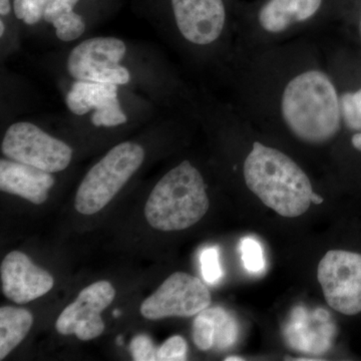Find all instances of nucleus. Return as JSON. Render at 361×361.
Wrapping results in <instances>:
<instances>
[{
    "instance_id": "f257e3e1",
    "label": "nucleus",
    "mask_w": 361,
    "mask_h": 361,
    "mask_svg": "<svg viewBox=\"0 0 361 361\" xmlns=\"http://www.w3.org/2000/svg\"><path fill=\"white\" fill-rule=\"evenodd\" d=\"M281 113L292 134L307 144H324L341 130V99L329 75L320 71H305L288 82Z\"/></svg>"
},
{
    "instance_id": "f03ea898",
    "label": "nucleus",
    "mask_w": 361,
    "mask_h": 361,
    "mask_svg": "<svg viewBox=\"0 0 361 361\" xmlns=\"http://www.w3.org/2000/svg\"><path fill=\"white\" fill-rule=\"evenodd\" d=\"M247 187L278 215L296 218L310 209L313 190L298 165L271 147L255 142L244 163Z\"/></svg>"
},
{
    "instance_id": "7ed1b4c3",
    "label": "nucleus",
    "mask_w": 361,
    "mask_h": 361,
    "mask_svg": "<svg viewBox=\"0 0 361 361\" xmlns=\"http://www.w3.org/2000/svg\"><path fill=\"white\" fill-rule=\"evenodd\" d=\"M209 205L201 173L184 161L157 183L145 207V216L159 231H180L198 223Z\"/></svg>"
},
{
    "instance_id": "20e7f679",
    "label": "nucleus",
    "mask_w": 361,
    "mask_h": 361,
    "mask_svg": "<svg viewBox=\"0 0 361 361\" xmlns=\"http://www.w3.org/2000/svg\"><path fill=\"white\" fill-rule=\"evenodd\" d=\"M144 160L145 149L139 144L123 142L114 147L80 183L75 196V210L84 215H94L103 210Z\"/></svg>"
},
{
    "instance_id": "39448f33",
    "label": "nucleus",
    "mask_w": 361,
    "mask_h": 361,
    "mask_svg": "<svg viewBox=\"0 0 361 361\" xmlns=\"http://www.w3.org/2000/svg\"><path fill=\"white\" fill-rule=\"evenodd\" d=\"M1 152L11 160L49 173L66 170L73 159V149L28 122L13 123L2 140Z\"/></svg>"
},
{
    "instance_id": "423d86ee",
    "label": "nucleus",
    "mask_w": 361,
    "mask_h": 361,
    "mask_svg": "<svg viewBox=\"0 0 361 361\" xmlns=\"http://www.w3.org/2000/svg\"><path fill=\"white\" fill-rule=\"evenodd\" d=\"M127 47L116 37H92L78 44L66 61V70L75 80L127 85L129 70L121 66Z\"/></svg>"
},
{
    "instance_id": "0eeeda50",
    "label": "nucleus",
    "mask_w": 361,
    "mask_h": 361,
    "mask_svg": "<svg viewBox=\"0 0 361 361\" xmlns=\"http://www.w3.org/2000/svg\"><path fill=\"white\" fill-rule=\"evenodd\" d=\"M317 279L332 310L348 316L361 312V254L327 252L318 264Z\"/></svg>"
},
{
    "instance_id": "6e6552de",
    "label": "nucleus",
    "mask_w": 361,
    "mask_h": 361,
    "mask_svg": "<svg viewBox=\"0 0 361 361\" xmlns=\"http://www.w3.org/2000/svg\"><path fill=\"white\" fill-rule=\"evenodd\" d=\"M211 304V294L199 278L185 272L169 276L141 305V313L149 320L167 317H192Z\"/></svg>"
},
{
    "instance_id": "1a4fd4ad",
    "label": "nucleus",
    "mask_w": 361,
    "mask_h": 361,
    "mask_svg": "<svg viewBox=\"0 0 361 361\" xmlns=\"http://www.w3.org/2000/svg\"><path fill=\"white\" fill-rule=\"evenodd\" d=\"M115 296V288L108 281H99L85 287L59 316L56 322L59 334H73L82 341L97 338L104 330L102 312L111 305Z\"/></svg>"
},
{
    "instance_id": "9d476101",
    "label": "nucleus",
    "mask_w": 361,
    "mask_h": 361,
    "mask_svg": "<svg viewBox=\"0 0 361 361\" xmlns=\"http://www.w3.org/2000/svg\"><path fill=\"white\" fill-rule=\"evenodd\" d=\"M180 35L194 44L207 45L219 39L224 30L223 0H172Z\"/></svg>"
},
{
    "instance_id": "9b49d317",
    "label": "nucleus",
    "mask_w": 361,
    "mask_h": 361,
    "mask_svg": "<svg viewBox=\"0 0 361 361\" xmlns=\"http://www.w3.org/2000/svg\"><path fill=\"white\" fill-rule=\"evenodd\" d=\"M2 292L18 304H25L45 295L54 287V277L20 251L7 254L1 263Z\"/></svg>"
},
{
    "instance_id": "f8f14e48",
    "label": "nucleus",
    "mask_w": 361,
    "mask_h": 361,
    "mask_svg": "<svg viewBox=\"0 0 361 361\" xmlns=\"http://www.w3.org/2000/svg\"><path fill=\"white\" fill-rule=\"evenodd\" d=\"M334 334V326L329 312L319 308L310 315L306 308L297 307L292 311L284 334L291 348L318 355L329 350Z\"/></svg>"
},
{
    "instance_id": "ddd939ff",
    "label": "nucleus",
    "mask_w": 361,
    "mask_h": 361,
    "mask_svg": "<svg viewBox=\"0 0 361 361\" xmlns=\"http://www.w3.org/2000/svg\"><path fill=\"white\" fill-rule=\"evenodd\" d=\"M54 185L51 173L13 160L0 161V190L35 205L44 203Z\"/></svg>"
},
{
    "instance_id": "4468645a",
    "label": "nucleus",
    "mask_w": 361,
    "mask_h": 361,
    "mask_svg": "<svg viewBox=\"0 0 361 361\" xmlns=\"http://www.w3.org/2000/svg\"><path fill=\"white\" fill-rule=\"evenodd\" d=\"M322 4V0H268L259 11V23L266 32H282L310 20Z\"/></svg>"
},
{
    "instance_id": "2eb2a0df",
    "label": "nucleus",
    "mask_w": 361,
    "mask_h": 361,
    "mask_svg": "<svg viewBox=\"0 0 361 361\" xmlns=\"http://www.w3.org/2000/svg\"><path fill=\"white\" fill-rule=\"evenodd\" d=\"M33 316L25 308H0V360H4L32 329Z\"/></svg>"
},
{
    "instance_id": "dca6fc26",
    "label": "nucleus",
    "mask_w": 361,
    "mask_h": 361,
    "mask_svg": "<svg viewBox=\"0 0 361 361\" xmlns=\"http://www.w3.org/2000/svg\"><path fill=\"white\" fill-rule=\"evenodd\" d=\"M118 96V85L75 80L66 97V106L78 116L96 110L109 97Z\"/></svg>"
},
{
    "instance_id": "f3484780",
    "label": "nucleus",
    "mask_w": 361,
    "mask_h": 361,
    "mask_svg": "<svg viewBox=\"0 0 361 361\" xmlns=\"http://www.w3.org/2000/svg\"><path fill=\"white\" fill-rule=\"evenodd\" d=\"M211 318L214 326V346L218 349H226L232 346L238 338V324L234 317L221 307L204 310Z\"/></svg>"
},
{
    "instance_id": "a211bd4d",
    "label": "nucleus",
    "mask_w": 361,
    "mask_h": 361,
    "mask_svg": "<svg viewBox=\"0 0 361 361\" xmlns=\"http://www.w3.org/2000/svg\"><path fill=\"white\" fill-rule=\"evenodd\" d=\"M127 121V115L121 106L118 96L109 97L92 115V125L96 127H118Z\"/></svg>"
},
{
    "instance_id": "6ab92c4d",
    "label": "nucleus",
    "mask_w": 361,
    "mask_h": 361,
    "mask_svg": "<svg viewBox=\"0 0 361 361\" xmlns=\"http://www.w3.org/2000/svg\"><path fill=\"white\" fill-rule=\"evenodd\" d=\"M51 25L56 28V37L61 42H70L78 39L85 30L84 18L73 11L61 14Z\"/></svg>"
},
{
    "instance_id": "aec40b11",
    "label": "nucleus",
    "mask_w": 361,
    "mask_h": 361,
    "mask_svg": "<svg viewBox=\"0 0 361 361\" xmlns=\"http://www.w3.org/2000/svg\"><path fill=\"white\" fill-rule=\"evenodd\" d=\"M341 118L348 129L361 132V89L344 92L341 97Z\"/></svg>"
},
{
    "instance_id": "412c9836",
    "label": "nucleus",
    "mask_w": 361,
    "mask_h": 361,
    "mask_svg": "<svg viewBox=\"0 0 361 361\" xmlns=\"http://www.w3.org/2000/svg\"><path fill=\"white\" fill-rule=\"evenodd\" d=\"M242 261L247 270L251 273L261 272L265 267L264 253L256 239L244 238L240 244Z\"/></svg>"
},
{
    "instance_id": "4be33fe9",
    "label": "nucleus",
    "mask_w": 361,
    "mask_h": 361,
    "mask_svg": "<svg viewBox=\"0 0 361 361\" xmlns=\"http://www.w3.org/2000/svg\"><path fill=\"white\" fill-rule=\"evenodd\" d=\"M47 1L49 0H13L14 14L26 25H37L44 18Z\"/></svg>"
},
{
    "instance_id": "5701e85b",
    "label": "nucleus",
    "mask_w": 361,
    "mask_h": 361,
    "mask_svg": "<svg viewBox=\"0 0 361 361\" xmlns=\"http://www.w3.org/2000/svg\"><path fill=\"white\" fill-rule=\"evenodd\" d=\"M193 338L197 348L201 350H209L214 348L213 322L204 310L195 318Z\"/></svg>"
},
{
    "instance_id": "b1692460",
    "label": "nucleus",
    "mask_w": 361,
    "mask_h": 361,
    "mask_svg": "<svg viewBox=\"0 0 361 361\" xmlns=\"http://www.w3.org/2000/svg\"><path fill=\"white\" fill-rule=\"evenodd\" d=\"M202 274L208 283L215 284L223 276L219 261V251L217 247H211L201 254Z\"/></svg>"
},
{
    "instance_id": "393cba45",
    "label": "nucleus",
    "mask_w": 361,
    "mask_h": 361,
    "mask_svg": "<svg viewBox=\"0 0 361 361\" xmlns=\"http://www.w3.org/2000/svg\"><path fill=\"white\" fill-rule=\"evenodd\" d=\"M187 342L182 336L170 337L165 343L159 348L158 360L177 361L186 360Z\"/></svg>"
},
{
    "instance_id": "a878e982",
    "label": "nucleus",
    "mask_w": 361,
    "mask_h": 361,
    "mask_svg": "<svg viewBox=\"0 0 361 361\" xmlns=\"http://www.w3.org/2000/svg\"><path fill=\"white\" fill-rule=\"evenodd\" d=\"M130 353L135 361L158 360V350L149 336H137L130 342Z\"/></svg>"
},
{
    "instance_id": "bb28decb",
    "label": "nucleus",
    "mask_w": 361,
    "mask_h": 361,
    "mask_svg": "<svg viewBox=\"0 0 361 361\" xmlns=\"http://www.w3.org/2000/svg\"><path fill=\"white\" fill-rule=\"evenodd\" d=\"M80 0H49L44 8V20L52 23L61 14L73 11Z\"/></svg>"
},
{
    "instance_id": "cd10ccee",
    "label": "nucleus",
    "mask_w": 361,
    "mask_h": 361,
    "mask_svg": "<svg viewBox=\"0 0 361 361\" xmlns=\"http://www.w3.org/2000/svg\"><path fill=\"white\" fill-rule=\"evenodd\" d=\"M11 11V0H0V14L7 16Z\"/></svg>"
},
{
    "instance_id": "c85d7f7f",
    "label": "nucleus",
    "mask_w": 361,
    "mask_h": 361,
    "mask_svg": "<svg viewBox=\"0 0 361 361\" xmlns=\"http://www.w3.org/2000/svg\"><path fill=\"white\" fill-rule=\"evenodd\" d=\"M351 144L355 147L357 151L361 152V132L356 133L355 135H353V139H351Z\"/></svg>"
},
{
    "instance_id": "c756f323",
    "label": "nucleus",
    "mask_w": 361,
    "mask_h": 361,
    "mask_svg": "<svg viewBox=\"0 0 361 361\" xmlns=\"http://www.w3.org/2000/svg\"><path fill=\"white\" fill-rule=\"evenodd\" d=\"M311 201H312V204H315V205H320V204L323 203V198L320 195L315 194L313 192L312 198H311Z\"/></svg>"
},
{
    "instance_id": "7c9ffc66",
    "label": "nucleus",
    "mask_w": 361,
    "mask_h": 361,
    "mask_svg": "<svg viewBox=\"0 0 361 361\" xmlns=\"http://www.w3.org/2000/svg\"><path fill=\"white\" fill-rule=\"evenodd\" d=\"M226 361H241L244 360V358L239 357V356H229V357L225 358Z\"/></svg>"
},
{
    "instance_id": "2f4dec72",
    "label": "nucleus",
    "mask_w": 361,
    "mask_h": 361,
    "mask_svg": "<svg viewBox=\"0 0 361 361\" xmlns=\"http://www.w3.org/2000/svg\"><path fill=\"white\" fill-rule=\"evenodd\" d=\"M4 32H6V25L4 20L0 21V37H4Z\"/></svg>"
},
{
    "instance_id": "473e14b6",
    "label": "nucleus",
    "mask_w": 361,
    "mask_h": 361,
    "mask_svg": "<svg viewBox=\"0 0 361 361\" xmlns=\"http://www.w3.org/2000/svg\"><path fill=\"white\" fill-rule=\"evenodd\" d=\"M360 33H361V18H360Z\"/></svg>"
}]
</instances>
